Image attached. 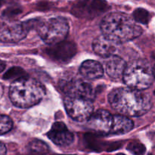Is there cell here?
Wrapping results in <instances>:
<instances>
[{"label": "cell", "instance_id": "obj_1", "mask_svg": "<svg viewBox=\"0 0 155 155\" xmlns=\"http://www.w3.org/2000/svg\"><path fill=\"white\" fill-rule=\"evenodd\" d=\"M108 101L117 112L126 116H142L151 107L148 95L129 87L113 89L108 95Z\"/></svg>", "mask_w": 155, "mask_h": 155}, {"label": "cell", "instance_id": "obj_2", "mask_svg": "<svg viewBox=\"0 0 155 155\" xmlns=\"http://www.w3.org/2000/svg\"><path fill=\"white\" fill-rule=\"evenodd\" d=\"M100 27L103 36L116 44L133 40L142 33V27L136 24L133 18L123 12L107 15Z\"/></svg>", "mask_w": 155, "mask_h": 155}, {"label": "cell", "instance_id": "obj_3", "mask_svg": "<svg viewBox=\"0 0 155 155\" xmlns=\"http://www.w3.org/2000/svg\"><path fill=\"white\" fill-rule=\"evenodd\" d=\"M45 95L43 85L34 79L22 77L12 83L9 96L15 106L27 108L38 104Z\"/></svg>", "mask_w": 155, "mask_h": 155}, {"label": "cell", "instance_id": "obj_4", "mask_svg": "<svg viewBox=\"0 0 155 155\" xmlns=\"http://www.w3.org/2000/svg\"><path fill=\"white\" fill-rule=\"evenodd\" d=\"M151 68L143 60H136L127 65L123 79L129 88L136 90H145L151 86L154 80Z\"/></svg>", "mask_w": 155, "mask_h": 155}, {"label": "cell", "instance_id": "obj_5", "mask_svg": "<svg viewBox=\"0 0 155 155\" xmlns=\"http://www.w3.org/2000/svg\"><path fill=\"white\" fill-rule=\"evenodd\" d=\"M36 28L41 39L48 45H53L64 40L70 27L65 18L56 17L40 21Z\"/></svg>", "mask_w": 155, "mask_h": 155}, {"label": "cell", "instance_id": "obj_6", "mask_svg": "<svg viewBox=\"0 0 155 155\" xmlns=\"http://www.w3.org/2000/svg\"><path fill=\"white\" fill-rule=\"evenodd\" d=\"M64 107L68 114L78 122L88 120L93 114L92 101L81 97L67 95Z\"/></svg>", "mask_w": 155, "mask_h": 155}, {"label": "cell", "instance_id": "obj_7", "mask_svg": "<svg viewBox=\"0 0 155 155\" xmlns=\"http://www.w3.org/2000/svg\"><path fill=\"white\" fill-rule=\"evenodd\" d=\"M108 8V5L104 1H80L73 6L71 13L77 18L92 19L101 15Z\"/></svg>", "mask_w": 155, "mask_h": 155}, {"label": "cell", "instance_id": "obj_8", "mask_svg": "<svg viewBox=\"0 0 155 155\" xmlns=\"http://www.w3.org/2000/svg\"><path fill=\"white\" fill-rule=\"evenodd\" d=\"M29 29L26 23L11 21L0 24V41L17 42L24 39Z\"/></svg>", "mask_w": 155, "mask_h": 155}, {"label": "cell", "instance_id": "obj_9", "mask_svg": "<svg viewBox=\"0 0 155 155\" xmlns=\"http://www.w3.org/2000/svg\"><path fill=\"white\" fill-rule=\"evenodd\" d=\"M60 88L67 95L81 97L93 101L94 90L91 84L82 80H62Z\"/></svg>", "mask_w": 155, "mask_h": 155}, {"label": "cell", "instance_id": "obj_10", "mask_svg": "<svg viewBox=\"0 0 155 155\" xmlns=\"http://www.w3.org/2000/svg\"><path fill=\"white\" fill-rule=\"evenodd\" d=\"M114 116L105 110H98L94 112L87 120L90 130L101 135L110 134L113 126Z\"/></svg>", "mask_w": 155, "mask_h": 155}, {"label": "cell", "instance_id": "obj_11", "mask_svg": "<svg viewBox=\"0 0 155 155\" xmlns=\"http://www.w3.org/2000/svg\"><path fill=\"white\" fill-rule=\"evenodd\" d=\"M77 51V45L71 41H62L55 45H50L45 49L46 54L52 60L66 62L74 57Z\"/></svg>", "mask_w": 155, "mask_h": 155}, {"label": "cell", "instance_id": "obj_12", "mask_svg": "<svg viewBox=\"0 0 155 155\" xmlns=\"http://www.w3.org/2000/svg\"><path fill=\"white\" fill-rule=\"evenodd\" d=\"M47 136L56 145L61 147L68 146L74 141V135L62 122L54 123Z\"/></svg>", "mask_w": 155, "mask_h": 155}, {"label": "cell", "instance_id": "obj_13", "mask_svg": "<svg viewBox=\"0 0 155 155\" xmlns=\"http://www.w3.org/2000/svg\"><path fill=\"white\" fill-rule=\"evenodd\" d=\"M93 51L102 58H110L116 51L117 44L104 36H99L92 42Z\"/></svg>", "mask_w": 155, "mask_h": 155}, {"label": "cell", "instance_id": "obj_14", "mask_svg": "<svg viewBox=\"0 0 155 155\" xmlns=\"http://www.w3.org/2000/svg\"><path fill=\"white\" fill-rule=\"evenodd\" d=\"M80 73L85 78L94 80L102 77L104 70L99 62L94 60H86L82 63L80 68Z\"/></svg>", "mask_w": 155, "mask_h": 155}, {"label": "cell", "instance_id": "obj_15", "mask_svg": "<svg viewBox=\"0 0 155 155\" xmlns=\"http://www.w3.org/2000/svg\"><path fill=\"white\" fill-rule=\"evenodd\" d=\"M127 68V64L122 58L117 55H112L106 64V71L107 75L113 79L123 77Z\"/></svg>", "mask_w": 155, "mask_h": 155}, {"label": "cell", "instance_id": "obj_16", "mask_svg": "<svg viewBox=\"0 0 155 155\" xmlns=\"http://www.w3.org/2000/svg\"><path fill=\"white\" fill-rule=\"evenodd\" d=\"M133 122L127 117L116 115L114 116L113 126L110 133L115 135L126 134L133 130Z\"/></svg>", "mask_w": 155, "mask_h": 155}, {"label": "cell", "instance_id": "obj_17", "mask_svg": "<svg viewBox=\"0 0 155 155\" xmlns=\"http://www.w3.org/2000/svg\"><path fill=\"white\" fill-rule=\"evenodd\" d=\"M86 141L88 148L95 151H104V150L107 151H111L113 150L117 149L119 147H120L119 144H108L100 142L97 139L96 136H92V135H86Z\"/></svg>", "mask_w": 155, "mask_h": 155}, {"label": "cell", "instance_id": "obj_18", "mask_svg": "<svg viewBox=\"0 0 155 155\" xmlns=\"http://www.w3.org/2000/svg\"><path fill=\"white\" fill-rule=\"evenodd\" d=\"M28 151L33 155H45L49 151L48 145L42 141L35 139L30 142L28 145Z\"/></svg>", "mask_w": 155, "mask_h": 155}, {"label": "cell", "instance_id": "obj_19", "mask_svg": "<svg viewBox=\"0 0 155 155\" xmlns=\"http://www.w3.org/2000/svg\"><path fill=\"white\" fill-rule=\"evenodd\" d=\"M27 77L25 71L20 67H13L10 68L3 76L4 80H12L15 79V80L22 77Z\"/></svg>", "mask_w": 155, "mask_h": 155}, {"label": "cell", "instance_id": "obj_20", "mask_svg": "<svg viewBox=\"0 0 155 155\" xmlns=\"http://www.w3.org/2000/svg\"><path fill=\"white\" fill-rule=\"evenodd\" d=\"M133 18V20L136 22L142 24H148L150 21V14L145 9L139 8L134 11Z\"/></svg>", "mask_w": 155, "mask_h": 155}, {"label": "cell", "instance_id": "obj_21", "mask_svg": "<svg viewBox=\"0 0 155 155\" xmlns=\"http://www.w3.org/2000/svg\"><path fill=\"white\" fill-rule=\"evenodd\" d=\"M127 149L133 155H144L146 151V148L139 141H132L128 144Z\"/></svg>", "mask_w": 155, "mask_h": 155}, {"label": "cell", "instance_id": "obj_22", "mask_svg": "<svg viewBox=\"0 0 155 155\" xmlns=\"http://www.w3.org/2000/svg\"><path fill=\"white\" fill-rule=\"evenodd\" d=\"M13 127L12 119L7 115L0 114V136L8 133Z\"/></svg>", "mask_w": 155, "mask_h": 155}, {"label": "cell", "instance_id": "obj_23", "mask_svg": "<svg viewBox=\"0 0 155 155\" xmlns=\"http://www.w3.org/2000/svg\"><path fill=\"white\" fill-rule=\"evenodd\" d=\"M20 13H21V10L18 8H8L5 11H4L3 15L7 18H12L15 15H19Z\"/></svg>", "mask_w": 155, "mask_h": 155}, {"label": "cell", "instance_id": "obj_24", "mask_svg": "<svg viewBox=\"0 0 155 155\" xmlns=\"http://www.w3.org/2000/svg\"><path fill=\"white\" fill-rule=\"evenodd\" d=\"M6 153H7V149L5 145L0 142V155H6Z\"/></svg>", "mask_w": 155, "mask_h": 155}, {"label": "cell", "instance_id": "obj_25", "mask_svg": "<svg viewBox=\"0 0 155 155\" xmlns=\"http://www.w3.org/2000/svg\"><path fill=\"white\" fill-rule=\"evenodd\" d=\"M151 58H152V60H153V65L152 67H151V71H152L153 75H154V77L155 78V51L152 53Z\"/></svg>", "mask_w": 155, "mask_h": 155}, {"label": "cell", "instance_id": "obj_26", "mask_svg": "<svg viewBox=\"0 0 155 155\" xmlns=\"http://www.w3.org/2000/svg\"><path fill=\"white\" fill-rule=\"evenodd\" d=\"M5 63L4 61H2L0 60V73L2 72L3 71L5 70Z\"/></svg>", "mask_w": 155, "mask_h": 155}, {"label": "cell", "instance_id": "obj_27", "mask_svg": "<svg viewBox=\"0 0 155 155\" xmlns=\"http://www.w3.org/2000/svg\"><path fill=\"white\" fill-rule=\"evenodd\" d=\"M117 155H125V154H121V153H120V154H117Z\"/></svg>", "mask_w": 155, "mask_h": 155}, {"label": "cell", "instance_id": "obj_28", "mask_svg": "<svg viewBox=\"0 0 155 155\" xmlns=\"http://www.w3.org/2000/svg\"><path fill=\"white\" fill-rule=\"evenodd\" d=\"M0 6H1V2H0Z\"/></svg>", "mask_w": 155, "mask_h": 155}]
</instances>
